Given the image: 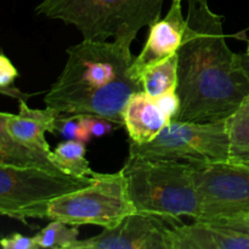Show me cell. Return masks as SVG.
I'll list each match as a JSON object with an SVG mask.
<instances>
[{"instance_id":"cell-1","label":"cell","mask_w":249,"mask_h":249,"mask_svg":"<svg viewBox=\"0 0 249 249\" xmlns=\"http://www.w3.org/2000/svg\"><path fill=\"white\" fill-rule=\"evenodd\" d=\"M182 43L178 50L179 122H214L230 117L249 99V79L224 33L221 15L208 0H186Z\"/></svg>"},{"instance_id":"cell-2","label":"cell","mask_w":249,"mask_h":249,"mask_svg":"<svg viewBox=\"0 0 249 249\" xmlns=\"http://www.w3.org/2000/svg\"><path fill=\"white\" fill-rule=\"evenodd\" d=\"M122 172L138 213L175 221L181 216L194 220L198 218L199 204L191 162L129 155Z\"/></svg>"},{"instance_id":"cell-3","label":"cell","mask_w":249,"mask_h":249,"mask_svg":"<svg viewBox=\"0 0 249 249\" xmlns=\"http://www.w3.org/2000/svg\"><path fill=\"white\" fill-rule=\"evenodd\" d=\"M164 0H43L38 15L72 24L83 38L130 44L140 29L158 21Z\"/></svg>"},{"instance_id":"cell-4","label":"cell","mask_w":249,"mask_h":249,"mask_svg":"<svg viewBox=\"0 0 249 249\" xmlns=\"http://www.w3.org/2000/svg\"><path fill=\"white\" fill-rule=\"evenodd\" d=\"M63 71L44 97L46 107L67 114L71 107L109 83L129 74L130 44L83 39L66 50Z\"/></svg>"},{"instance_id":"cell-5","label":"cell","mask_w":249,"mask_h":249,"mask_svg":"<svg viewBox=\"0 0 249 249\" xmlns=\"http://www.w3.org/2000/svg\"><path fill=\"white\" fill-rule=\"evenodd\" d=\"M135 212L121 169L111 174L95 172L91 184L36 204L27 212V219L60 220L68 225H97L105 229L113 228Z\"/></svg>"},{"instance_id":"cell-6","label":"cell","mask_w":249,"mask_h":249,"mask_svg":"<svg viewBox=\"0 0 249 249\" xmlns=\"http://www.w3.org/2000/svg\"><path fill=\"white\" fill-rule=\"evenodd\" d=\"M129 155L150 160L185 162L230 160L228 118L214 122L174 121L165 125L153 140L130 142Z\"/></svg>"},{"instance_id":"cell-7","label":"cell","mask_w":249,"mask_h":249,"mask_svg":"<svg viewBox=\"0 0 249 249\" xmlns=\"http://www.w3.org/2000/svg\"><path fill=\"white\" fill-rule=\"evenodd\" d=\"M91 177L0 164V215L24 223L32 207L88 186Z\"/></svg>"},{"instance_id":"cell-8","label":"cell","mask_w":249,"mask_h":249,"mask_svg":"<svg viewBox=\"0 0 249 249\" xmlns=\"http://www.w3.org/2000/svg\"><path fill=\"white\" fill-rule=\"evenodd\" d=\"M199 204L195 220L249 214V168L231 162H191Z\"/></svg>"},{"instance_id":"cell-9","label":"cell","mask_w":249,"mask_h":249,"mask_svg":"<svg viewBox=\"0 0 249 249\" xmlns=\"http://www.w3.org/2000/svg\"><path fill=\"white\" fill-rule=\"evenodd\" d=\"M177 223L135 212L94 237L78 240L71 249H170L168 232Z\"/></svg>"},{"instance_id":"cell-10","label":"cell","mask_w":249,"mask_h":249,"mask_svg":"<svg viewBox=\"0 0 249 249\" xmlns=\"http://www.w3.org/2000/svg\"><path fill=\"white\" fill-rule=\"evenodd\" d=\"M185 28L186 16L182 14V0H172L167 15L150 26L148 38L142 50L129 67L130 77L141 80L146 70L177 55Z\"/></svg>"},{"instance_id":"cell-11","label":"cell","mask_w":249,"mask_h":249,"mask_svg":"<svg viewBox=\"0 0 249 249\" xmlns=\"http://www.w3.org/2000/svg\"><path fill=\"white\" fill-rule=\"evenodd\" d=\"M140 91H143L141 80L126 74L80 100L71 107L66 116L97 117L116 125H123V111L126 102L131 95Z\"/></svg>"},{"instance_id":"cell-12","label":"cell","mask_w":249,"mask_h":249,"mask_svg":"<svg viewBox=\"0 0 249 249\" xmlns=\"http://www.w3.org/2000/svg\"><path fill=\"white\" fill-rule=\"evenodd\" d=\"M170 249H249V235L195 220L174 224L168 232Z\"/></svg>"},{"instance_id":"cell-13","label":"cell","mask_w":249,"mask_h":249,"mask_svg":"<svg viewBox=\"0 0 249 249\" xmlns=\"http://www.w3.org/2000/svg\"><path fill=\"white\" fill-rule=\"evenodd\" d=\"M58 116L60 112L55 109L31 108L24 100H19L18 113H10L6 126L10 134L27 147L51 153L45 134H55Z\"/></svg>"},{"instance_id":"cell-14","label":"cell","mask_w":249,"mask_h":249,"mask_svg":"<svg viewBox=\"0 0 249 249\" xmlns=\"http://www.w3.org/2000/svg\"><path fill=\"white\" fill-rule=\"evenodd\" d=\"M169 123L156 100L147 94L140 91L129 97L123 111V125L131 142L141 145L153 140Z\"/></svg>"},{"instance_id":"cell-15","label":"cell","mask_w":249,"mask_h":249,"mask_svg":"<svg viewBox=\"0 0 249 249\" xmlns=\"http://www.w3.org/2000/svg\"><path fill=\"white\" fill-rule=\"evenodd\" d=\"M9 116L10 113L0 112V164L62 173L51 160V153L27 147L10 134L6 126Z\"/></svg>"},{"instance_id":"cell-16","label":"cell","mask_w":249,"mask_h":249,"mask_svg":"<svg viewBox=\"0 0 249 249\" xmlns=\"http://www.w3.org/2000/svg\"><path fill=\"white\" fill-rule=\"evenodd\" d=\"M85 142L80 140H66L51 151V160L65 174L88 178L94 175L89 160L85 157Z\"/></svg>"},{"instance_id":"cell-17","label":"cell","mask_w":249,"mask_h":249,"mask_svg":"<svg viewBox=\"0 0 249 249\" xmlns=\"http://www.w3.org/2000/svg\"><path fill=\"white\" fill-rule=\"evenodd\" d=\"M143 92L152 99L177 90L178 85V53L152 66L141 75Z\"/></svg>"},{"instance_id":"cell-18","label":"cell","mask_w":249,"mask_h":249,"mask_svg":"<svg viewBox=\"0 0 249 249\" xmlns=\"http://www.w3.org/2000/svg\"><path fill=\"white\" fill-rule=\"evenodd\" d=\"M230 160L243 163L249 160V99L228 117Z\"/></svg>"},{"instance_id":"cell-19","label":"cell","mask_w":249,"mask_h":249,"mask_svg":"<svg viewBox=\"0 0 249 249\" xmlns=\"http://www.w3.org/2000/svg\"><path fill=\"white\" fill-rule=\"evenodd\" d=\"M79 237V226L72 225L60 220H51L50 224L41 229L33 236L38 248L71 249Z\"/></svg>"},{"instance_id":"cell-20","label":"cell","mask_w":249,"mask_h":249,"mask_svg":"<svg viewBox=\"0 0 249 249\" xmlns=\"http://www.w3.org/2000/svg\"><path fill=\"white\" fill-rule=\"evenodd\" d=\"M17 77H18V71L16 70V67L4 53H0V94L9 95L18 100L26 99L27 95L12 87Z\"/></svg>"},{"instance_id":"cell-21","label":"cell","mask_w":249,"mask_h":249,"mask_svg":"<svg viewBox=\"0 0 249 249\" xmlns=\"http://www.w3.org/2000/svg\"><path fill=\"white\" fill-rule=\"evenodd\" d=\"M155 100L170 122L177 121L180 112V99L175 90L167 92Z\"/></svg>"},{"instance_id":"cell-22","label":"cell","mask_w":249,"mask_h":249,"mask_svg":"<svg viewBox=\"0 0 249 249\" xmlns=\"http://www.w3.org/2000/svg\"><path fill=\"white\" fill-rule=\"evenodd\" d=\"M83 123L85 124V126L88 128L89 133L91 134V136H104L106 134H109L113 130V124L112 122L106 121V119L97 118V117H91V116H80Z\"/></svg>"},{"instance_id":"cell-23","label":"cell","mask_w":249,"mask_h":249,"mask_svg":"<svg viewBox=\"0 0 249 249\" xmlns=\"http://www.w3.org/2000/svg\"><path fill=\"white\" fill-rule=\"evenodd\" d=\"M0 247L4 249H38L33 237H27L21 233L0 238Z\"/></svg>"},{"instance_id":"cell-24","label":"cell","mask_w":249,"mask_h":249,"mask_svg":"<svg viewBox=\"0 0 249 249\" xmlns=\"http://www.w3.org/2000/svg\"><path fill=\"white\" fill-rule=\"evenodd\" d=\"M207 223L214 224L218 226L231 229V230L240 231V232L249 235V214H242V215L230 216V218L216 219V220L207 221Z\"/></svg>"},{"instance_id":"cell-25","label":"cell","mask_w":249,"mask_h":249,"mask_svg":"<svg viewBox=\"0 0 249 249\" xmlns=\"http://www.w3.org/2000/svg\"><path fill=\"white\" fill-rule=\"evenodd\" d=\"M236 60H237L238 66L245 71L246 75L249 79V53H236Z\"/></svg>"},{"instance_id":"cell-26","label":"cell","mask_w":249,"mask_h":249,"mask_svg":"<svg viewBox=\"0 0 249 249\" xmlns=\"http://www.w3.org/2000/svg\"><path fill=\"white\" fill-rule=\"evenodd\" d=\"M240 164H243V165H246V167H248V168H249V160H248V162H243V163H240Z\"/></svg>"},{"instance_id":"cell-27","label":"cell","mask_w":249,"mask_h":249,"mask_svg":"<svg viewBox=\"0 0 249 249\" xmlns=\"http://www.w3.org/2000/svg\"><path fill=\"white\" fill-rule=\"evenodd\" d=\"M246 53H249V39H248V44H247V51Z\"/></svg>"}]
</instances>
